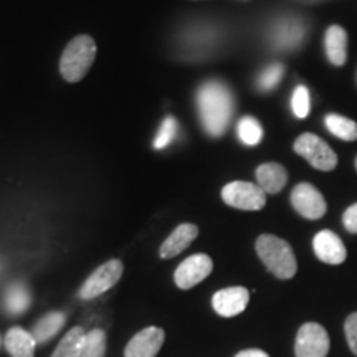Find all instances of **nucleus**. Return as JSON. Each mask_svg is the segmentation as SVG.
<instances>
[{
  "mask_svg": "<svg viewBox=\"0 0 357 357\" xmlns=\"http://www.w3.org/2000/svg\"><path fill=\"white\" fill-rule=\"evenodd\" d=\"M197 109L205 132L212 137H220L234 116V95L227 84L212 79L204 83L197 91Z\"/></svg>",
  "mask_w": 357,
  "mask_h": 357,
  "instance_id": "1",
  "label": "nucleus"
},
{
  "mask_svg": "<svg viewBox=\"0 0 357 357\" xmlns=\"http://www.w3.org/2000/svg\"><path fill=\"white\" fill-rule=\"evenodd\" d=\"M257 255L266 270L278 280H291L298 271V261L287 240L276 235L263 234L257 238Z\"/></svg>",
  "mask_w": 357,
  "mask_h": 357,
  "instance_id": "2",
  "label": "nucleus"
},
{
  "mask_svg": "<svg viewBox=\"0 0 357 357\" xmlns=\"http://www.w3.org/2000/svg\"><path fill=\"white\" fill-rule=\"evenodd\" d=\"M96 52V42L89 35H78L71 40L60 58V73L65 82H82L93 66Z\"/></svg>",
  "mask_w": 357,
  "mask_h": 357,
  "instance_id": "3",
  "label": "nucleus"
},
{
  "mask_svg": "<svg viewBox=\"0 0 357 357\" xmlns=\"http://www.w3.org/2000/svg\"><path fill=\"white\" fill-rule=\"evenodd\" d=\"M294 153L311 164L312 169L321 172H331L337 167V154L323 137L312 132H305L296 137L293 144Z\"/></svg>",
  "mask_w": 357,
  "mask_h": 357,
  "instance_id": "4",
  "label": "nucleus"
},
{
  "mask_svg": "<svg viewBox=\"0 0 357 357\" xmlns=\"http://www.w3.org/2000/svg\"><path fill=\"white\" fill-rule=\"evenodd\" d=\"M222 200L238 211L257 212L266 205V194L253 182L234 181L222 189Z\"/></svg>",
  "mask_w": 357,
  "mask_h": 357,
  "instance_id": "5",
  "label": "nucleus"
},
{
  "mask_svg": "<svg viewBox=\"0 0 357 357\" xmlns=\"http://www.w3.org/2000/svg\"><path fill=\"white\" fill-rule=\"evenodd\" d=\"M124 271V265L121 260H109L98 266L88 280L84 281L83 287L79 288L78 296L82 300H93V298L101 296L121 280Z\"/></svg>",
  "mask_w": 357,
  "mask_h": 357,
  "instance_id": "6",
  "label": "nucleus"
},
{
  "mask_svg": "<svg viewBox=\"0 0 357 357\" xmlns=\"http://www.w3.org/2000/svg\"><path fill=\"white\" fill-rule=\"evenodd\" d=\"M331 349L328 333L318 323H306L298 329L294 354L296 357H326Z\"/></svg>",
  "mask_w": 357,
  "mask_h": 357,
  "instance_id": "7",
  "label": "nucleus"
},
{
  "mask_svg": "<svg viewBox=\"0 0 357 357\" xmlns=\"http://www.w3.org/2000/svg\"><path fill=\"white\" fill-rule=\"evenodd\" d=\"M289 200H291L294 211L300 213L301 217L307 218V220H319L321 217L326 215V211H328L323 194L312 184H307V182H301V184L294 185Z\"/></svg>",
  "mask_w": 357,
  "mask_h": 357,
  "instance_id": "8",
  "label": "nucleus"
},
{
  "mask_svg": "<svg viewBox=\"0 0 357 357\" xmlns=\"http://www.w3.org/2000/svg\"><path fill=\"white\" fill-rule=\"evenodd\" d=\"M213 270L212 258L205 253H197L185 258L181 265L177 266L174 273V281L181 289H190L197 287L200 281H204Z\"/></svg>",
  "mask_w": 357,
  "mask_h": 357,
  "instance_id": "9",
  "label": "nucleus"
},
{
  "mask_svg": "<svg viewBox=\"0 0 357 357\" xmlns=\"http://www.w3.org/2000/svg\"><path fill=\"white\" fill-rule=\"evenodd\" d=\"M166 333L158 326L142 329L128 342L124 357H155L164 344Z\"/></svg>",
  "mask_w": 357,
  "mask_h": 357,
  "instance_id": "10",
  "label": "nucleus"
},
{
  "mask_svg": "<svg viewBox=\"0 0 357 357\" xmlns=\"http://www.w3.org/2000/svg\"><path fill=\"white\" fill-rule=\"evenodd\" d=\"M250 293L243 287H230L220 289L212 296V306L222 318H234L247 310Z\"/></svg>",
  "mask_w": 357,
  "mask_h": 357,
  "instance_id": "11",
  "label": "nucleus"
},
{
  "mask_svg": "<svg viewBox=\"0 0 357 357\" xmlns=\"http://www.w3.org/2000/svg\"><path fill=\"white\" fill-rule=\"evenodd\" d=\"M312 250L318 260L326 265H341L347 258L344 242L331 230H321L316 234L312 238Z\"/></svg>",
  "mask_w": 357,
  "mask_h": 357,
  "instance_id": "12",
  "label": "nucleus"
},
{
  "mask_svg": "<svg viewBox=\"0 0 357 357\" xmlns=\"http://www.w3.org/2000/svg\"><path fill=\"white\" fill-rule=\"evenodd\" d=\"M199 227L194 223H181L171 235L164 240V243L159 248V257L164 260L177 257L182 253L189 245L197 238Z\"/></svg>",
  "mask_w": 357,
  "mask_h": 357,
  "instance_id": "13",
  "label": "nucleus"
},
{
  "mask_svg": "<svg viewBox=\"0 0 357 357\" xmlns=\"http://www.w3.org/2000/svg\"><path fill=\"white\" fill-rule=\"evenodd\" d=\"M257 181L265 194L276 195L288 184L287 167L278 162H265L257 167Z\"/></svg>",
  "mask_w": 357,
  "mask_h": 357,
  "instance_id": "14",
  "label": "nucleus"
},
{
  "mask_svg": "<svg viewBox=\"0 0 357 357\" xmlns=\"http://www.w3.org/2000/svg\"><path fill=\"white\" fill-rule=\"evenodd\" d=\"M324 50L329 63L344 66L347 61V32L341 25H331L324 35Z\"/></svg>",
  "mask_w": 357,
  "mask_h": 357,
  "instance_id": "15",
  "label": "nucleus"
},
{
  "mask_svg": "<svg viewBox=\"0 0 357 357\" xmlns=\"http://www.w3.org/2000/svg\"><path fill=\"white\" fill-rule=\"evenodd\" d=\"M33 334L25 331L24 328H12L6 336V347L12 357H33L35 354Z\"/></svg>",
  "mask_w": 357,
  "mask_h": 357,
  "instance_id": "16",
  "label": "nucleus"
},
{
  "mask_svg": "<svg viewBox=\"0 0 357 357\" xmlns=\"http://www.w3.org/2000/svg\"><path fill=\"white\" fill-rule=\"evenodd\" d=\"M66 316L60 311H52L48 314H45L42 319L35 324L33 328V337L38 344H45L50 339H53L60 333V329L65 326Z\"/></svg>",
  "mask_w": 357,
  "mask_h": 357,
  "instance_id": "17",
  "label": "nucleus"
},
{
  "mask_svg": "<svg viewBox=\"0 0 357 357\" xmlns=\"http://www.w3.org/2000/svg\"><path fill=\"white\" fill-rule=\"evenodd\" d=\"M303 37H305V29H303L300 22L287 20L275 30L273 38L281 50H293V48H298Z\"/></svg>",
  "mask_w": 357,
  "mask_h": 357,
  "instance_id": "18",
  "label": "nucleus"
},
{
  "mask_svg": "<svg viewBox=\"0 0 357 357\" xmlns=\"http://www.w3.org/2000/svg\"><path fill=\"white\" fill-rule=\"evenodd\" d=\"M324 123L328 131L339 137V139L346 142L357 141V123L352 121L349 118H346V116L331 113L326 116Z\"/></svg>",
  "mask_w": 357,
  "mask_h": 357,
  "instance_id": "19",
  "label": "nucleus"
},
{
  "mask_svg": "<svg viewBox=\"0 0 357 357\" xmlns=\"http://www.w3.org/2000/svg\"><path fill=\"white\" fill-rule=\"evenodd\" d=\"M84 336H86V333H84V329L79 328V326L70 329L60 341V344L56 346V349L53 352L52 357H79V354H82Z\"/></svg>",
  "mask_w": 357,
  "mask_h": 357,
  "instance_id": "20",
  "label": "nucleus"
},
{
  "mask_svg": "<svg viewBox=\"0 0 357 357\" xmlns=\"http://www.w3.org/2000/svg\"><path fill=\"white\" fill-rule=\"evenodd\" d=\"M30 306V293L25 284L13 283L6 291V307L10 314H22Z\"/></svg>",
  "mask_w": 357,
  "mask_h": 357,
  "instance_id": "21",
  "label": "nucleus"
},
{
  "mask_svg": "<svg viewBox=\"0 0 357 357\" xmlns=\"http://www.w3.org/2000/svg\"><path fill=\"white\" fill-rule=\"evenodd\" d=\"M236 132L245 146H257L263 137L261 124L253 116H243L236 124Z\"/></svg>",
  "mask_w": 357,
  "mask_h": 357,
  "instance_id": "22",
  "label": "nucleus"
},
{
  "mask_svg": "<svg viewBox=\"0 0 357 357\" xmlns=\"http://www.w3.org/2000/svg\"><path fill=\"white\" fill-rule=\"evenodd\" d=\"M106 354V334L102 329H93L84 336L82 354L79 357H105Z\"/></svg>",
  "mask_w": 357,
  "mask_h": 357,
  "instance_id": "23",
  "label": "nucleus"
},
{
  "mask_svg": "<svg viewBox=\"0 0 357 357\" xmlns=\"http://www.w3.org/2000/svg\"><path fill=\"white\" fill-rule=\"evenodd\" d=\"M291 109L298 119H305L307 118V114H310L311 98L310 89H307L305 84H300V86L294 89L291 96Z\"/></svg>",
  "mask_w": 357,
  "mask_h": 357,
  "instance_id": "24",
  "label": "nucleus"
},
{
  "mask_svg": "<svg viewBox=\"0 0 357 357\" xmlns=\"http://www.w3.org/2000/svg\"><path fill=\"white\" fill-rule=\"evenodd\" d=\"M283 73H284V66L281 63L270 65L268 68L263 70L260 78H258V88H260L261 91H271V89L278 86L281 78H283Z\"/></svg>",
  "mask_w": 357,
  "mask_h": 357,
  "instance_id": "25",
  "label": "nucleus"
},
{
  "mask_svg": "<svg viewBox=\"0 0 357 357\" xmlns=\"http://www.w3.org/2000/svg\"><path fill=\"white\" fill-rule=\"evenodd\" d=\"M177 129H178V124L176 119H174L172 116H167V118L164 119L162 126H160L158 136H155L154 139L155 149H164V147L171 144V142L176 139Z\"/></svg>",
  "mask_w": 357,
  "mask_h": 357,
  "instance_id": "26",
  "label": "nucleus"
},
{
  "mask_svg": "<svg viewBox=\"0 0 357 357\" xmlns=\"http://www.w3.org/2000/svg\"><path fill=\"white\" fill-rule=\"evenodd\" d=\"M344 333L349 349L352 351V354L357 356V312H352V314L347 316L344 323Z\"/></svg>",
  "mask_w": 357,
  "mask_h": 357,
  "instance_id": "27",
  "label": "nucleus"
},
{
  "mask_svg": "<svg viewBox=\"0 0 357 357\" xmlns=\"http://www.w3.org/2000/svg\"><path fill=\"white\" fill-rule=\"evenodd\" d=\"M342 225L349 234L357 235V204H352L351 207L346 208L344 215H342Z\"/></svg>",
  "mask_w": 357,
  "mask_h": 357,
  "instance_id": "28",
  "label": "nucleus"
},
{
  "mask_svg": "<svg viewBox=\"0 0 357 357\" xmlns=\"http://www.w3.org/2000/svg\"><path fill=\"white\" fill-rule=\"evenodd\" d=\"M235 357H270V356H268L265 351H260V349H247V351L238 352Z\"/></svg>",
  "mask_w": 357,
  "mask_h": 357,
  "instance_id": "29",
  "label": "nucleus"
},
{
  "mask_svg": "<svg viewBox=\"0 0 357 357\" xmlns=\"http://www.w3.org/2000/svg\"><path fill=\"white\" fill-rule=\"evenodd\" d=\"M354 167H356V171H357V158H356V160H354Z\"/></svg>",
  "mask_w": 357,
  "mask_h": 357,
  "instance_id": "30",
  "label": "nucleus"
},
{
  "mask_svg": "<svg viewBox=\"0 0 357 357\" xmlns=\"http://www.w3.org/2000/svg\"><path fill=\"white\" fill-rule=\"evenodd\" d=\"M356 86H357V70H356Z\"/></svg>",
  "mask_w": 357,
  "mask_h": 357,
  "instance_id": "31",
  "label": "nucleus"
}]
</instances>
